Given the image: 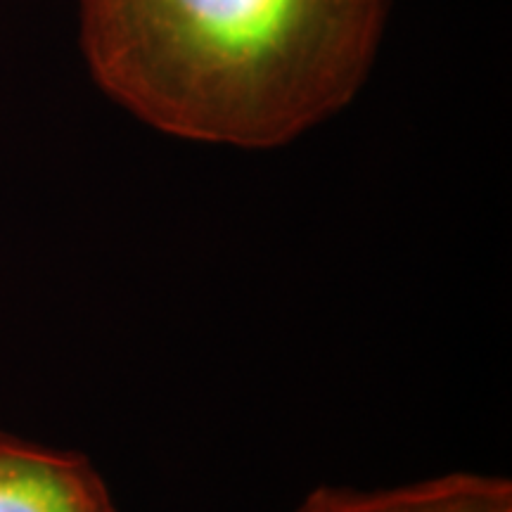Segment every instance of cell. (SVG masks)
Here are the masks:
<instances>
[{"instance_id": "1", "label": "cell", "mask_w": 512, "mask_h": 512, "mask_svg": "<svg viewBox=\"0 0 512 512\" xmlns=\"http://www.w3.org/2000/svg\"><path fill=\"white\" fill-rule=\"evenodd\" d=\"M387 0H79L93 79L169 136L264 150L366 81Z\"/></svg>"}, {"instance_id": "2", "label": "cell", "mask_w": 512, "mask_h": 512, "mask_svg": "<svg viewBox=\"0 0 512 512\" xmlns=\"http://www.w3.org/2000/svg\"><path fill=\"white\" fill-rule=\"evenodd\" d=\"M0 512H117L86 456L0 434Z\"/></svg>"}, {"instance_id": "3", "label": "cell", "mask_w": 512, "mask_h": 512, "mask_svg": "<svg viewBox=\"0 0 512 512\" xmlns=\"http://www.w3.org/2000/svg\"><path fill=\"white\" fill-rule=\"evenodd\" d=\"M294 512H512V484L456 472L382 491L318 486Z\"/></svg>"}]
</instances>
